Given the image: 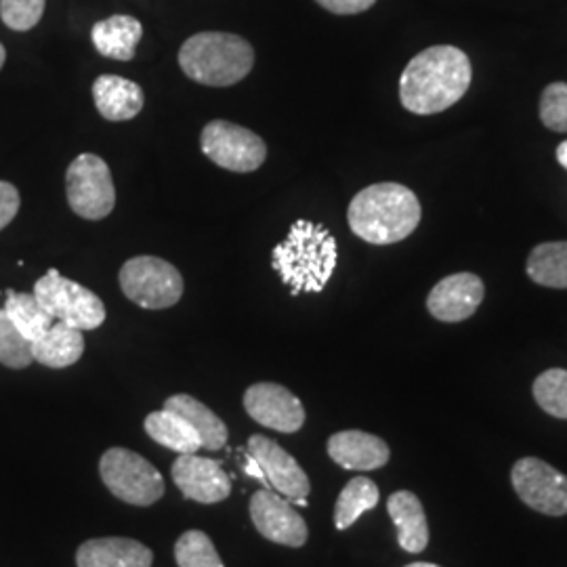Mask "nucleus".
Instances as JSON below:
<instances>
[{"mask_svg":"<svg viewBox=\"0 0 567 567\" xmlns=\"http://www.w3.org/2000/svg\"><path fill=\"white\" fill-rule=\"evenodd\" d=\"M100 473L105 487L126 505L152 507L164 496L161 471L133 450H105L100 461Z\"/></svg>","mask_w":567,"mask_h":567,"instance_id":"39448f33","label":"nucleus"},{"mask_svg":"<svg viewBox=\"0 0 567 567\" xmlns=\"http://www.w3.org/2000/svg\"><path fill=\"white\" fill-rule=\"evenodd\" d=\"M557 161H559V164H561L564 168H567V142L561 143V145L557 147Z\"/></svg>","mask_w":567,"mask_h":567,"instance_id":"f704fd0d","label":"nucleus"},{"mask_svg":"<svg viewBox=\"0 0 567 567\" xmlns=\"http://www.w3.org/2000/svg\"><path fill=\"white\" fill-rule=\"evenodd\" d=\"M44 2L47 0H0V20L16 32H28L42 20Z\"/></svg>","mask_w":567,"mask_h":567,"instance_id":"c756f323","label":"nucleus"},{"mask_svg":"<svg viewBox=\"0 0 567 567\" xmlns=\"http://www.w3.org/2000/svg\"><path fill=\"white\" fill-rule=\"evenodd\" d=\"M540 121L555 133H567V82H553L543 91Z\"/></svg>","mask_w":567,"mask_h":567,"instance_id":"7c9ffc66","label":"nucleus"},{"mask_svg":"<svg viewBox=\"0 0 567 567\" xmlns=\"http://www.w3.org/2000/svg\"><path fill=\"white\" fill-rule=\"evenodd\" d=\"M405 567H440V566H435V564H410V566H405Z\"/></svg>","mask_w":567,"mask_h":567,"instance_id":"e433bc0d","label":"nucleus"},{"mask_svg":"<svg viewBox=\"0 0 567 567\" xmlns=\"http://www.w3.org/2000/svg\"><path fill=\"white\" fill-rule=\"evenodd\" d=\"M244 471H246L250 477L259 480V482L264 484L265 489H271V487H269V482H267V477H265L264 468H261V465L255 461V456H250L248 452H246V466H244Z\"/></svg>","mask_w":567,"mask_h":567,"instance_id":"72a5a7b5","label":"nucleus"},{"mask_svg":"<svg viewBox=\"0 0 567 567\" xmlns=\"http://www.w3.org/2000/svg\"><path fill=\"white\" fill-rule=\"evenodd\" d=\"M93 100L100 114L110 122L135 118L145 103L142 86L116 74H103L93 82Z\"/></svg>","mask_w":567,"mask_h":567,"instance_id":"a211bd4d","label":"nucleus"},{"mask_svg":"<svg viewBox=\"0 0 567 567\" xmlns=\"http://www.w3.org/2000/svg\"><path fill=\"white\" fill-rule=\"evenodd\" d=\"M511 482L527 507L548 515H567V477L540 458H522L511 471Z\"/></svg>","mask_w":567,"mask_h":567,"instance_id":"9d476101","label":"nucleus"},{"mask_svg":"<svg viewBox=\"0 0 567 567\" xmlns=\"http://www.w3.org/2000/svg\"><path fill=\"white\" fill-rule=\"evenodd\" d=\"M330 458L349 471H374L389 463V446L365 431H341L328 440Z\"/></svg>","mask_w":567,"mask_h":567,"instance_id":"dca6fc26","label":"nucleus"},{"mask_svg":"<svg viewBox=\"0 0 567 567\" xmlns=\"http://www.w3.org/2000/svg\"><path fill=\"white\" fill-rule=\"evenodd\" d=\"M21 198L13 183L0 182V231L20 213Z\"/></svg>","mask_w":567,"mask_h":567,"instance_id":"2f4dec72","label":"nucleus"},{"mask_svg":"<svg viewBox=\"0 0 567 567\" xmlns=\"http://www.w3.org/2000/svg\"><path fill=\"white\" fill-rule=\"evenodd\" d=\"M34 297L55 322L79 330H95L105 322L102 299L82 284L63 278L58 269H49L39 278L34 284Z\"/></svg>","mask_w":567,"mask_h":567,"instance_id":"423d86ee","label":"nucleus"},{"mask_svg":"<svg viewBox=\"0 0 567 567\" xmlns=\"http://www.w3.org/2000/svg\"><path fill=\"white\" fill-rule=\"evenodd\" d=\"M246 452L255 456V461L261 465L269 487L276 489V494L299 507H307L311 484L307 473L295 461V456H290L282 446H278L274 440L265 435H252L248 440Z\"/></svg>","mask_w":567,"mask_h":567,"instance_id":"9b49d317","label":"nucleus"},{"mask_svg":"<svg viewBox=\"0 0 567 567\" xmlns=\"http://www.w3.org/2000/svg\"><path fill=\"white\" fill-rule=\"evenodd\" d=\"M527 276L547 288H567V243L538 244L527 257Z\"/></svg>","mask_w":567,"mask_h":567,"instance_id":"393cba45","label":"nucleus"},{"mask_svg":"<svg viewBox=\"0 0 567 567\" xmlns=\"http://www.w3.org/2000/svg\"><path fill=\"white\" fill-rule=\"evenodd\" d=\"M65 192L70 208L89 221L105 219L116 204L110 166L95 154H81L68 166Z\"/></svg>","mask_w":567,"mask_h":567,"instance_id":"6e6552de","label":"nucleus"},{"mask_svg":"<svg viewBox=\"0 0 567 567\" xmlns=\"http://www.w3.org/2000/svg\"><path fill=\"white\" fill-rule=\"evenodd\" d=\"M145 431L156 444L168 447L177 454H196L203 447L194 426L179 414L164 408L158 412H152L145 419Z\"/></svg>","mask_w":567,"mask_h":567,"instance_id":"5701e85b","label":"nucleus"},{"mask_svg":"<svg viewBox=\"0 0 567 567\" xmlns=\"http://www.w3.org/2000/svg\"><path fill=\"white\" fill-rule=\"evenodd\" d=\"M32 362V343L9 320L7 311L0 309V364L23 370Z\"/></svg>","mask_w":567,"mask_h":567,"instance_id":"c85d7f7f","label":"nucleus"},{"mask_svg":"<svg viewBox=\"0 0 567 567\" xmlns=\"http://www.w3.org/2000/svg\"><path fill=\"white\" fill-rule=\"evenodd\" d=\"M471 76L473 70L465 51L452 44L429 47L405 65L400 100L412 114H440L465 97Z\"/></svg>","mask_w":567,"mask_h":567,"instance_id":"f257e3e1","label":"nucleus"},{"mask_svg":"<svg viewBox=\"0 0 567 567\" xmlns=\"http://www.w3.org/2000/svg\"><path fill=\"white\" fill-rule=\"evenodd\" d=\"M175 561L179 567H225L213 540L200 529H189L177 540Z\"/></svg>","mask_w":567,"mask_h":567,"instance_id":"bb28decb","label":"nucleus"},{"mask_svg":"<svg viewBox=\"0 0 567 567\" xmlns=\"http://www.w3.org/2000/svg\"><path fill=\"white\" fill-rule=\"evenodd\" d=\"M143 39L142 21L131 16H112L97 21L91 30V41L97 53L110 60L131 61Z\"/></svg>","mask_w":567,"mask_h":567,"instance_id":"aec40b11","label":"nucleus"},{"mask_svg":"<svg viewBox=\"0 0 567 567\" xmlns=\"http://www.w3.org/2000/svg\"><path fill=\"white\" fill-rule=\"evenodd\" d=\"M118 280L126 299L143 309H168L182 301V274L161 257L128 259L122 265Z\"/></svg>","mask_w":567,"mask_h":567,"instance_id":"0eeeda50","label":"nucleus"},{"mask_svg":"<svg viewBox=\"0 0 567 567\" xmlns=\"http://www.w3.org/2000/svg\"><path fill=\"white\" fill-rule=\"evenodd\" d=\"M175 486L183 496L203 505L221 503L231 494V482L219 461L203 458L198 454H179L171 468Z\"/></svg>","mask_w":567,"mask_h":567,"instance_id":"4468645a","label":"nucleus"},{"mask_svg":"<svg viewBox=\"0 0 567 567\" xmlns=\"http://www.w3.org/2000/svg\"><path fill=\"white\" fill-rule=\"evenodd\" d=\"M339 259L337 240L324 225L295 221L286 240L271 252V267L297 297L301 292H322L330 282Z\"/></svg>","mask_w":567,"mask_h":567,"instance_id":"7ed1b4c3","label":"nucleus"},{"mask_svg":"<svg viewBox=\"0 0 567 567\" xmlns=\"http://www.w3.org/2000/svg\"><path fill=\"white\" fill-rule=\"evenodd\" d=\"M379 501H381V492L372 480L368 477L351 480L339 494V501L334 507V526L337 529L353 526L365 511L377 507Z\"/></svg>","mask_w":567,"mask_h":567,"instance_id":"a878e982","label":"nucleus"},{"mask_svg":"<svg viewBox=\"0 0 567 567\" xmlns=\"http://www.w3.org/2000/svg\"><path fill=\"white\" fill-rule=\"evenodd\" d=\"M4 311L9 316V320L16 324L21 334L34 343L39 341L42 334L55 324V320L42 309V305L37 301L34 292H16L9 290L7 292V301H4Z\"/></svg>","mask_w":567,"mask_h":567,"instance_id":"b1692460","label":"nucleus"},{"mask_svg":"<svg viewBox=\"0 0 567 567\" xmlns=\"http://www.w3.org/2000/svg\"><path fill=\"white\" fill-rule=\"evenodd\" d=\"M154 553L131 538H93L76 553L79 567H152Z\"/></svg>","mask_w":567,"mask_h":567,"instance_id":"f3484780","label":"nucleus"},{"mask_svg":"<svg viewBox=\"0 0 567 567\" xmlns=\"http://www.w3.org/2000/svg\"><path fill=\"white\" fill-rule=\"evenodd\" d=\"M386 511L398 527V543L405 553H423L429 545V524L423 503L416 494L400 489L389 496Z\"/></svg>","mask_w":567,"mask_h":567,"instance_id":"6ab92c4d","label":"nucleus"},{"mask_svg":"<svg viewBox=\"0 0 567 567\" xmlns=\"http://www.w3.org/2000/svg\"><path fill=\"white\" fill-rule=\"evenodd\" d=\"M250 519L257 532L282 547H303L309 529L303 517L280 494L271 489H259L250 498Z\"/></svg>","mask_w":567,"mask_h":567,"instance_id":"f8f14e48","label":"nucleus"},{"mask_svg":"<svg viewBox=\"0 0 567 567\" xmlns=\"http://www.w3.org/2000/svg\"><path fill=\"white\" fill-rule=\"evenodd\" d=\"M179 65L187 79L206 86H231L255 65L252 44L229 32H200L183 42Z\"/></svg>","mask_w":567,"mask_h":567,"instance_id":"20e7f679","label":"nucleus"},{"mask_svg":"<svg viewBox=\"0 0 567 567\" xmlns=\"http://www.w3.org/2000/svg\"><path fill=\"white\" fill-rule=\"evenodd\" d=\"M4 60H7V51H4V47L0 44V70H2V65H4Z\"/></svg>","mask_w":567,"mask_h":567,"instance_id":"c9c22d12","label":"nucleus"},{"mask_svg":"<svg viewBox=\"0 0 567 567\" xmlns=\"http://www.w3.org/2000/svg\"><path fill=\"white\" fill-rule=\"evenodd\" d=\"M421 203L402 183H377L355 194L347 221L351 231L368 244L402 243L421 224Z\"/></svg>","mask_w":567,"mask_h":567,"instance_id":"f03ea898","label":"nucleus"},{"mask_svg":"<svg viewBox=\"0 0 567 567\" xmlns=\"http://www.w3.org/2000/svg\"><path fill=\"white\" fill-rule=\"evenodd\" d=\"M164 410H171L175 414H179L189 425L194 426V431L200 437V444L206 450H221L227 444V426L224 421L200 400L187 395V393H177L171 395L164 402Z\"/></svg>","mask_w":567,"mask_h":567,"instance_id":"4be33fe9","label":"nucleus"},{"mask_svg":"<svg viewBox=\"0 0 567 567\" xmlns=\"http://www.w3.org/2000/svg\"><path fill=\"white\" fill-rule=\"evenodd\" d=\"M534 400L555 419H567V370L550 368L534 381Z\"/></svg>","mask_w":567,"mask_h":567,"instance_id":"cd10ccee","label":"nucleus"},{"mask_svg":"<svg viewBox=\"0 0 567 567\" xmlns=\"http://www.w3.org/2000/svg\"><path fill=\"white\" fill-rule=\"evenodd\" d=\"M84 353L82 330L55 322L39 341L32 343L34 362L47 368H68L74 365Z\"/></svg>","mask_w":567,"mask_h":567,"instance_id":"412c9836","label":"nucleus"},{"mask_svg":"<svg viewBox=\"0 0 567 567\" xmlns=\"http://www.w3.org/2000/svg\"><path fill=\"white\" fill-rule=\"evenodd\" d=\"M244 408L255 423L280 433H297L305 425L301 400L278 383L248 386L244 393Z\"/></svg>","mask_w":567,"mask_h":567,"instance_id":"ddd939ff","label":"nucleus"},{"mask_svg":"<svg viewBox=\"0 0 567 567\" xmlns=\"http://www.w3.org/2000/svg\"><path fill=\"white\" fill-rule=\"evenodd\" d=\"M200 147L208 161L231 173H252L261 168L267 158L264 140L234 122H208L204 126Z\"/></svg>","mask_w":567,"mask_h":567,"instance_id":"1a4fd4ad","label":"nucleus"},{"mask_svg":"<svg viewBox=\"0 0 567 567\" xmlns=\"http://www.w3.org/2000/svg\"><path fill=\"white\" fill-rule=\"evenodd\" d=\"M486 288L475 274H452L437 284L426 299L429 313L440 322L468 320L484 301Z\"/></svg>","mask_w":567,"mask_h":567,"instance_id":"2eb2a0df","label":"nucleus"},{"mask_svg":"<svg viewBox=\"0 0 567 567\" xmlns=\"http://www.w3.org/2000/svg\"><path fill=\"white\" fill-rule=\"evenodd\" d=\"M316 2L334 16H358L368 11L377 0H316Z\"/></svg>","mask_w":567,"mask_h":567,"instance_id":"473e14b6","label":"nucleus"}]
</instances>
